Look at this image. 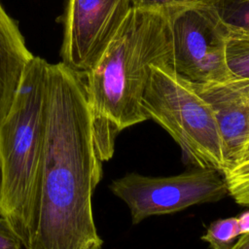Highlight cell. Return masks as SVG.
<instances>
[{"mask_svg":"<svg viewBox=\"0 0 249 249\" xmlns=\"http://www.w3.org/2000/svg\"><path fill=\"white\" fill-rule=\"evenodd\" d=\"M64 62L48 66L46 131L36 224L26 249H101L92 195L102 178L85 81Z\"/></svg>","mask_w":249,"mask_h":249,"instance_id":"obj_1","label":"cell"},{"mask_svg":"<svg viewBox=\"0 0 249 249\" xmlns=\"http://www.w3.org/2000/svg\"><path fill=\"white\" fill-rule=\"evenodd\" d=\"M171 37L164 11L131 8L99 60L85 76L98 159L109 160L118 135L148 121L142 98L153 64L171 66Z\"/></svg>","mask_w":249,"mask_h":249,"instance_id":"obj_2","label":"cell"},{"mask_svg":"<svg viewBox=\"0 0 249 249\" xmlns=\"http://www.w3.org/2000/svg\"><path fill=\"white\" fill-rule=\"evenodd\" d=\"M49 63L33 56L12 106L0 123V216L26 249L36 224L37 196L45 144Z\"/></svg>","mask_w":249,"mask_h":249,"instance_id":"obj_3","label":"cell"},{"mask_svg":"<svg viewBox=\"0 0 249 249\" xmlns=\"http://www.w3.org/2000/svg\"><path fill=\"white\" fill-rule=\"evenodd\" d=\"M142 107L148 119L160 124L179 145L189 162L223 175L227 172L213 107L170 65H151Z\"/></svg>","mask_w":249,"mask_h":249,"instance_id":"obj_4","label":"cell"},{"mask_svg":"<svg viewBox=\"0 0 249 249\" xmlns=\"http://www.w3.org/2000/svg\"><path fill=\"white\" fill-rule=\"evenodd\" d=\"M166 13L171 37V68L195 86L231 80L227 65L228 28L213 4L172 8Z\"/></svg>","mask_w":249,"mask_h":249,"instance_id":"obj_5","label":"cell"},{"mask_svg":"<svg viewBox=\"0 0 249 249\" xmlns=\"http://www.w3.org/2000/svg\"><path fill=\"white\" fill-rule=\"evenodd\" d=\"M110 190L126 204L133 224L229 196L224 175L202 168L166 177L129 173L114 180Z\"/></svg>","mask_w":249,"mask_h":249,"instance_id":"obj_6","label":"cell"},{"mask_svg":"<svg viewBox=\"0 0 249 249\" xmlns=\"http://www.w3.org/2000/svg\"><path fill=\"white\" fill-rule=\"evenodd\" d=\"M131 8V0H68L64 63L85 76L99 60Z\"/></svg>","mask_w":249,"mask_h":249,"instance_id":"obj_7","label":"cell"},{"mask_svg":"<svg viewBox=\"0 0 249 249\" xmlns=\"http://www.w3.org/2000/svg\"><path fill=\"white\" fill-rule=\"evenodd\" d=\"M193 86L214 109L229 170L242 160L249 143V81Z\"/></svg>","mask_w":249,"mask_h":249,"instance_id":"obj_8","label":"cell"},{"mask_svg":"<svg viewBox=\"0 0 249 249\" xmlns=\"http://www.w3.org/2000/svg\"><path fill=\"white\" fill-rule=\"evenodd\" d=\"M32 57L18 25L0 3V123L12 106L23 71Z\"/></svg>","mask_w":249,"mask_h":249,"instance_id":"obj_9","label":"cell"},{"mask_svg":"<svg viewBox=\"0 0 249 249\" xmlns=\"http://www.w3.org/2000/svg\"><path fill=\"white\" fill-rule=\"evenodd\" d=\"M226 58L231 80L249 81L248 34H240L229 31L226 44Z\"/></svg>","mask_w":249,"mask_h":249,"instance_id":"obj_10","label":"cell"},{"mask_svg":"<svg viewBox=\"0 0 249 249\" xmlns=\"http://www.w3.org/2000/svg\"><path fill=\"white\" fill-rule=\"evenodd\" d=\"M213 5L229 31L249 35V0H214Z\"/></svg>","mask_w":249,"mask_h":249,"instance_id":"obj_11","label":"cell"},{"mask_svg":"<svg viewBox=\"0 0 249 249\" xmlns=\"http://www.w3.org/2000/svg\"><path fill=\"white\" fill-rule=\"evenodd\" d=\"M239 236L237 217H230L214 221L201 239L207 242L211 249H230Z\"/></svg>","mask_w":249,"mask_h":249,"instance_id":"obj_12","label":"cell"},{"mask_svg":"<svg viewBox=\"0 0 249 249\" xmlns=\"http://www.w3.org/2000/svg\"><path fill=\"white\" fill-rule=\"evenodd\" d=\"M224 177L229 196L239 205L249 207V158L231 166Z\"/></svg>","mask_w":249,"mask_h":249,"instance_id":"obj_13","label":"cell"},{"mask_svg":"<svg viewBox=\"0 0 249 249\" xmlns=\"http://www.w3.org/2000/svg\"><path fill=\"white\" fill-rule=\"evenodd\" d=\"M213 2L214 0H131L133 8L157 11H166L176 7L195 4H213Z\"/></svg>","mask_w":249,"mask_h":249,"instance_id":"obj_14","label":"cell"},{"mask_svg":"<svg viewBox=\"0 0 249 249\" xmlns=\"http://www.w3.org/2000/svg\"><path fill=\"white\" fill-rule=\"evenodd\" d=\"M22 242L9 222L0 216V249H20Z\"/></svg>","mask_w":249,"mask_h":249,"instance_id":"obj_15","label":"cell"},{"mask_svg":"<svg viewBox=\"0 0 249 249\" xmlns=\"http://www.w3.org/2000/svg\"><path fill=\"white\" fill-rule=\"evenodd\" d=\"M237 222L240 235L244 233H249V210L242 212L237 217Z\"/></svg>","mask_w":249,"mask_h":249,"instance_id":"obj_16","label":"cell"},{"mask_svg":"<svg viewBox=\"0 0 249 249\" xmlns=\"http://www.w3.org/2000/svg\"><path fill=\"white\" fill-rule=\"evenodd\" d=\"M230 249H249V233L241 234Z\"/></svg>","mask_w":249,"mask_h":249,"instance_id":"obj_17","label":"cell"},{"mask_svg":"<svg viewBox=\"0 0 249 249\" xmlns=\"http://www.w3.org/2000/svg\"><path fill=\"white\" fill-rule=\"evenodd\" d=\"M0 185H1V170H0Z\"/></svg>","mask_w":249,"mask_h":249,"instance_id":"obj_18","label":"cell"}]
</instances>
